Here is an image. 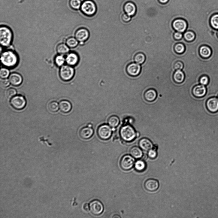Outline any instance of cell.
I'll use <instances>...</instances> for the list:
<instances>
[{"label":"cell","instance_id":"cell-1","mask_svg":"<svg viewBox=\"0 0 218 218\" xmlns=\"http://www.w3.org/2000/svg\"><path fill=\"white\" fill-rule=\"evenodd\" d=\"M1 61L2 65L8 68H13L19 62L17 54L12 50H6L1 53Z\"/></svg>","mask_w":218,"mask_h":218},{"label":"cell","instance_id":"cell-2","mask_svg":"<svg viewBox=\"0 0 218 218\" xmlns=\"http://www.w3.org/2000/svg\"><path fill=\"white\" fill-rule=\"evenodd\" d=\"M13 34L11 29L8 26H1L0 28V43L2 46H10L12 42Z\"/></svg>","mask_w":218,"mask_h":218},{"label":"cell","instance_id":"cell-3","mask_svg":"<svg viewBox=\"0 0 218 218\" xmlns=\"http://www.w3.org/2000/svg\"><path fill=\"white\" fill-rule=\"evenodd\" d=\"M120 133L121 138L126 142L133 141L137 136L134 128L128 125L123 126L120 129Z\"/></svg>","mask_w":218,"mask_h":218},{"label":"cell","instance_id":"cell-4","mask_svg":"<svg viewBox=\"0 0 218 218\" xmlns=\"http://www.w3.org/2000/svg\"><path fill=\"white\" fill-rule=\"evenodd\" d=\"M82 13L88 17H92L96 14L97 8L96 4L92 0H85L80 8Z\"/></svg>","mask_w":218,"mask_h":218},{"label":"cell","instance_id":"cell-5","mask_svg":"<svg viewBox=\"0 0 218 218\" xmlns=\"http://www.w3.org/2000/svg\"><path fill=\"white\" fill-rule=\"evenodd\" d=\"M75 70L73 66L66 65L60 67L59 75L62 80L65 81H70L73 78Z\"/></svg>","mask_w":218,"mask_h":218},{"label":"cell","instance_id":"cell-6","mask_svg":"<svg viewBox=\"0 0 218 218\" xmlns=\"http://www.w3.org/2000/svg\"><path fill=\"white\" fill-rule=\"evenodd\" d=\"M113 130L111 127L107 124L100 126L97 129V134L99 137L103 140L109 139L112 134Z\"/></svg>","mask_w":218,"mask_h":218},{"label":"cell","instance_id":"cell-7","mask_svg":"<svg viewBox=\"0 0 218 218\" xmlns=\"http://www.w3.org/2000/svg\"><path fill=\"white\" fill-rule=\"evenodd\" d=\"M10 104L15 109L21 110L26 107V101L24 97L22 95L14 96L10 100Z\"/></svg>","mask_w":218,"mask_h":218},{"label":"cell","instance_id":"cell-8","mask_svg":"<svg viewBox=\"0 0 218 218\" xmlns=\"http://www.w3.org/2000/svg\"><path fill=\"white\" fill-rule=\"evenodd\" d=\"M90 32L85 28H81L77 30L75 33V37L81 45L84 44L90 37Z\"/></svg>","mask_w":218,"mask_h":218},{"label":"cell","instance_id":"cell-9","mask_svg":"<svg viewBox=\"0 0 218 218\" xmlns=\"http://www.w3.org/2000/svg\"><path fill=\"white\" fill-rule=\"evenodd\" d=\"M134 158L129 155L123 156L120 162L121 168L125 171H128L132 169L135 164V160Z\"/></svg>","mask_w":218,"mask_h":218},{"label":"cell","instance_id":"cell-10","mask_svg":"<svg viewBox=\"0 0 218 218\" xmlns=\"http://www.w3.org/2000/svg\"><path fill=\"white\" fill-rule=\"evenodd\" d=\"M126 71L127 74L132 77H136L140 74L141 66L136 63H130L127 66Z\"/></svg>","mask_w":218,"mask_h":218},{"label":"cell","instance_id":"cell-11","mask_svg":"<svg viewBox=\"0 0 218 218\" xmlns=\"http://www.w3.org/2000/svg\"><path fill=\"white\" fill-rule=\"evenodd\" d=\"M90 207L91 213L96 216L101 214L104 210V206L102 202L98 200H94L91 202Z\"/></svg>","mask_w":218,"mask_h":218},{"label":"cell","instance_id":"cell-12","mask_svg":"<svg viewBox=\"0 0 218 218\" xmlns=\"http://www.w3.org/2000/svg\"><path fill=\"white\" fill-rule=\"evenodd\" d=\"M172 26L176 31L181 33L185 31L187 28V21L182 18H177L173 21Z\"/></svg>","mask_w":218,"mask_h":218},{"label":"cell","instance_id":"cell-13","mask_svg":"<svg viewBox=\"0 0 218 218\" xmlns=\"http://www.w3.org/2000/svg\"><path fill=\"white\" fill-rule=\"evenodd\" d=\"M123 10L125 13L132 17L135 16L137 12V7L134 3L128 1L124 5Z\"/></svg>","mask_w":218,"mask_h":218},{"label":"cell","instance_id":"cell-14","mask_svg":"<svg viewBox=\"0 0 218 218\" xmlns=\"http://www.w3.org/2000/svg\"><path fill=\"white\" fill-rule=\"evenodd\" d=\"M79 62V57L76 53H69L66 57V62L67 64L74 66L77 65Z\"/></svg>","mask_w":218,"mask_h":218},{"label":"cell","instance_id":"cell-15","mask_svg":"<svg viewBox=\"0 0 218 218\" xmlns=\"http://www.w3.org/2000/svg\"><path fill=\"white\" fill-rule=\"evenodd\" d=\"M144 186L148 191L154 192L159 189V183L157 180L150 178L145 182Z\"/></svg>","mask_w":218,"mask_h":218},{"label":"cell","instance_id":"cell-16","mask_svg":"<svg viewBox=\"0 0 218 218\" xmlns=\"http://www.w3.org/2000/svg\"><path fill=\"white\" fill-rule=\"evenodd\" d=\"M208 110L212 113H215L218 111V99L215 97L209 98L206 103Z\"/></svg>","mask_w":218,"mask_h":218},{"label":"cell","instance_id":"cell-17","mask_svg":"<svg viewBox=\"0 0 218 218\" xmlns=\"http://www.w3.org/2000/svg\"><path fill=\"white\" fill-rule=\"evenodd\" d=\"M9 80L10 83L15 86H19L23 83V78L19 73L14 72L11 73L9 77Z\"/></svg>","mask_w":218,"mask_h":218},{"label":"cell","instance_id":"cell-18","mask_svg":"<svg viewBox=\"0 0 218 218\" xmlns=\"http://www.w3.org/2000/svg\"><path fill=\"white\" fill-rule=\"evenodd\" d=\"M193 94L195 97L201 98L205 96L207 92V89L205 86L198 85L194 87L192 90Z\"/></svg>","mask_w":218,"mask_h":218},{"label":"cell","instance_id":"cell-19","mask_svg":"<svg viewBox=\"0 0 218 218\" xmlns=\"http://www.w3.org/2000/svg\"><path fill=\"white\" fill-rule=\"evenodd\" d=\"M94 133V130L92 128L87 126L83 127L80 130L79 134L82 139L87 140L92 137Z\"/></svg>","mask_w":218,"mask_h":218},{"label":"cell","instance_id":"cell-20","mask_svg":"<svg viewBox=\"0 0 218 218\" xmlns=\"http://www.w3.org/2000/svg\"><path fill=\"white\" fill-rule=\"evenodd\" d=\"M139 146L142 150L145 151H149L152 149L153 145L152 142L149 139L142 138L139 141Z\"/></svg>","mask_w":218,"mask_h":218},{"label":"cell","instance_id":"cell-21","mask_svg":"<svg viewBox=\"0 0 218 218\" xmlns=\"http://www.w3.org/2000/svg\"><path fill=\"white\" fill-rule=\"evenodd\" d=\"M59 105L60 111L64 113H68L72 109V104L67 100H62L60 101Z\"/></svg>","mask_w":218,"mask_h":218},{"label":"cell","instance_id":"cell-22","mask_svg":"<svg viewBox=\"0 0 218 218\" xmlns=\"http://www.w3.org/2000/svg\"><path fill=\"white\" fill-rule=\"evenodd\" d=\"M157 95V93L155 90L150 89L145 92L144 97L145 100L147 101L152 102L156 99Z\"/></svg>","mask_w":218,"mask_h":218},{"label":"cell","instance_id":"cell-23","mask_svg":"<svg viewBox=\"0 0 218 218\" xmlns=\"http://www.w3.org/2000/svg\"><path fill=\"white\" fill-rule=\"evenodd\" d=\"M174 80L175 83L180 84L183 83L185 79V74L182 71L178 70L175 72L173 75Z\"/></svg>","mask_w":218,"mask_h":218},{"label":"cell","instance_id":"cell-24","mask_svg":"<svg viewBox=\"0 0 218 218\" xmlns=\"http://www.w3.org/2000/svg\"><path fill=\"white\" fill-rule=\"evenodd\" d=\"M199 53L200 55L202 57L207 58L211 56L212 51L210 47L204 45L200 47Z\"/></svg>","mask_w":218,"mask_h":218},{"label":"cell","instance_id":"cell-25","mask_svg":"<svg viewBox=\"0 0 218 218\" xmlns=\"http://www.w3.org/2000/svg\"><path fill=\"white\" fill-rule=\"evenodd\" d=\"M131 155L134 158L139 159L143 156V153L141 149L137 146L132 147L130 151Z\"/></svg>","mask_w":218,"mask_h":218},{"label":"cell","instance_id":"cell-26","mask_svg":"<svg viewBox=\"0 0 218 218\" xmlns=\"http://www.w3.org/2000/svg\"><path fill=\"white\" fill-rule=\"evenodd\" d=\"M69 47L66 44L62 43L59 44L56 47V51L57 53L61 55L68 54L70 51Z\"/></svg>","mask_w":218,"mask_h":218},{"label":"cell","instance_id":"cell-27","mask_svg":"<svg viewBox=\"0 0 218 218\" xmlns=\"http://www.w3.org/2000/svg\"><path fill=\"white\" fill-rule=\"evenodd\" d=\"M108 124L111 128H116L119 124L120 120L119 118L116 115L111 116L107 120Z\"/></svg>","mask_w":218,"mask_h":218},{"label":"cell","instance_id":"cell-28","mask_svg":"<svg viewBox=\"0 0 218 218\" xmlns=\"http://www.w3.org/2000/svg\"><path fill=\"white\" fill-rule=\"evenodd\" d=\"M134 59L135 63L139 64L141 65L143 64L145 62L146 60V56L143 53H137L135 54Z\"/></svg>","mask_w":218,"mask_h":218},{"label":"cell","instance_id":"cell-29","mask_svg":"<svg viewBox=\"0 0 218 218\" xmlns=\"http://www.w3.org/2000/svg\"><path fill=\"white\" fill-rule=\"evenodd\" d=\"M79 42L75 38L70 37L66 39V44L70 48H74L77 46Z\"/></svg>","mask_w":218,"mask_h":218},{"label":"cell","instance_id":"cell-30","mask_svg":"<svg viewBox=\"0 0 218 218\" xmlns=\"http://www.w3.org/2000/svg\"><path fill=\"white\" fill-rule=\"evenodd\" d=\"M70 6L75 10H77L80 9L82 3L81 0H70Z\"/></svg>","mask_w":218,"mask_h":218},{"label":"cell","instance_id":"cell-31","mask_svg":"<svg viewBox=\"0 0 218 218\" xmlns=\"http://www.w3.org/2000/svg\"><path fill=\"white\" fill-rule=\"evenodd\" d=\"M196 37L195 33L191 31H188L184 33V38L188 42H192L195 40Z\"/></svg>","mask_w":218,"mask_h":218},{"label":"cell","instance_id":"cell-32","mask_svg":"<svg viewBox=\"0 0 218 218\" xmlns=\"http://www.w3.org/2000/svg\"><path fill=\"white\" fill-rule=\"evenodd\" d=\"M59 107L58 103L55 101L50 102L48 105V110L51 112L53 113L56 112L58 110Z\"/></svg>","mask_w":218,"mask_h":218},{"label":"cell","instance_id":"cell-33","mask_svg":"<svg viewBox=\"0 0 218 218\" xmlns=\"http://www.w3.org/2000/svg\"><path fill=\"white\" fill-rule=\"evenodd\" d=\"M135 168L138 171H144L146 168V163L143 160H138L135 163Z\"/></svg>","mask_w":218,"mask_h":218},{"label":"cell","instance_id":"cell-34","mask_svg":"<svg viewBox=\"0 0 218 218\" xmlns=\"http://www.w3.org/2000/svg\"><path fill=\"white\" fill-rule=\"evenodd\" d=\"M55 62L56 65L58 67H61L64 65L66 62V58L63 55L59 54L56 56L55 58Z\"/></svg>","mask_w":218,"mask_h":218},{"label":"cell","instance_id":"cell-35","mask_svg":"<svg viewBox=\"0 0 218 218\" xmlns=\"http://www.w3.org/2000/svg\"><path fill=\"white\" fill-rule=\"evenodd\" d=\"M174 49L176 52L178 54H182L185 51V46L182 43H178L175 45Z\"/></svg>","mask_w":218,"mask_h":218},{"label":"cell","instance_id":"cell-36","mask_svg":"<svg viewBox=\"0 0 218 218\" xmlns=\"http://www.w3.org/2000/svg\"><path fill=\"white\" fill-rule=\"evenodd\" d=\"M210 23L213 28L218 29V14H215L211 17Z\"/></svg>","mask_w":218,"mask_h":218},{"label":"cell","instance_id":"cell-37","mask_svg":"<svg viewBox=\"0 0 218 218\" xmlns=\"http://www.w3.org/2000/svg\"><path fill=\"white\" fill-rule=\"evenodd\" d=\"M10 75V71L8 68L5 67L1 68L0 71V77L2 79H7Z\"/></svg>","mask_w":218,"mask_h":218},{"label":"cell","instance_id":"cell-38","mask_svg":"<svg viewBox=\"0 0 218 218\" xmlns=\"http://www.w3.org/2000/svg\"><path fill=\"white\" fill-rule=\"evenodd\" d=\"M16 93L17 92L16 89L13 88H10L7 90L6 94L8 98H11L16 95Z\"/></svg>","mask_w":218,"mask_h":218},{"label":"cell","instance_id":"cell-39","mask_svg":"<svg viewBox=\"0 0 218 218\" xmlns=\"http://www.w3.org/2000/svg\"><path fill=\"white\" fill-rule=\"evenodd\" d=\"M176 62V61H175ZM174 62V66L175 70H181L184 68V64L183 63L180 61H178Z\"/></svg>","mask_w":218,"mask_h":218},{"label":"cell","instance_id":"cell-40","mask_svg":"<svg viewBox=\"0 0 218 218\" xmlns=\"http://www.w3.org/2000/svg\"><path fill=\"white\" fill-rule=\"evenodd\" d=\"M209 79L206 76H203L200 79V83L202 85L204 86L207 85L209 83Z\"/></svg>","mask_w":218,"mask_h":218},{"label":"cell","instance_id":"cell-41","mask_svg":"<svg viewBox=\"0 0 218 218\" xmlns=\"http://www.w3.org/2000/svg\"><path fill=\"white\" fill-rule=\"evenodd\" d=\"M148 155L150 159H155L157 155L156 151L155 149H151L148 151Z\"/></svg>","mask_w":218,"mask_h":218},{"label":"cell","instance_id":"cell-42","mask_svg":"<svg viewBox=\"0 0 218 218\" xmlns=\"http://www.w3.org/2000/svg\"><path fill=\"white\" fill-rule=\"evenodd\" d=\"M122 19L124 22L128 23L130 22L131 19V17L125 13L122 14Z\"/></svg>","mask_w":218,"mask_h":218},{"label":"cell","instance_id":"cell-43","mask_svg":"<svg viewBox=\"0 0 218 218\" xmlns=\"http://www.w3.org/2000/svg\"><path fill=\"white\" fill-rule=\"evenodd\" d=\"M10 82L9 80L7 79H3L1 81V85L3 87H7L10 85Z\"/></svg>","mask_w":218,"mask_h":218},{"label":"cell","instance_id":"cell-44","mask_svg":"<svg viewBox=\"0 0 218 218\" xmlns=\"http://www.w3.org/2000/svg\"><path fill=\"white\" fill-rule=\"evenodd\" d=\"M174 38L177 40H180L182 39L183 35L181 33L178 32H176L174 33Z\"/></svg>","mask_w":218,"mask_h":218},{"label":"cell","instance_id":"cell-45","mask_svg":"<svg viewBox=\"0 0 218 218\" xmlns=\"http://www.w3.org/2000/svg\"><path fill=\"white\" fill-rule=\"evenodd\" d=\"M83 210L85 211H89L90 210V205L88 204H84L83 206Z\"/></svg>","mask_w":218,"mask_h":218},{"label":"cell","instance_id":"cell-46","mask_svg":"<svg viewBox=\"0 0 218 218\" xmlns=\"http://www.w3.org/2000/svg\"><path fill=\"white\" fill-rule=\"evenodd\" d=\"M160 3L162 4H166L169 1V0H159Z\"/></svg>","mask_w":218,"mask_h":218},{"label":"cell","instance_id":"cell-47","mask_svg":"<svg viewBox=\"0 0 218 218\" xmlns=\"http://www.w3.org/2000/svg\"><path fill=\"white\" fill-rule=\"evenodd\" d=\"M217 36H218V32H217Z\"/></svg>","mask_w":218,"mask_h":218},{"label":"cell","instance_id":"cell-48","mask_svg":"<svg viewBox=\"0 0 218 218\" xmlns=\"http://www.w3.org/2000/svg\"></svg>","mask_w":218,"mask_h":218}]
</instances>
